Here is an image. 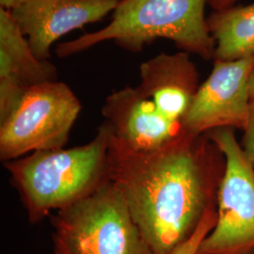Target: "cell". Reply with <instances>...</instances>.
Instances as JSON below:
<instances>
[{
    "label": "cell",
    "mask_w": 254,
    "mask_h": 254,
    "mask_svg": "<svg viewBox=\"0 0 254 254\" xmlns=\"http://www.w3.org/2000/svg\"><path fill=\"white\" fill-rule=\"evenodd\" d=\"M108 159L109 180L154 254H173L218 205L226 158L205 134L183 131L158 149L134 151L109 131Z\"/></svg>",
    "instance_id": "cell-1"
},
{
    "label": "cell",
    "mask_w": 254,
    "mask_h": 254,
    "mask_svg": "<svg viewBox=\"0 0 254 254\" xmlns=\"http://www.w3.org/2000/svg\"><path fill=\"white\" fill-rule=\"evenodd\" d=\"M109 138L104 123L84 145L38 151L4 162L31 223L69 207L110 181Z\"/></svg>",
    "instance_id": "cell-2"
},
{
    "label": "cell",
    "mask_w": 254,
    "mask_h": 254,
    "mask_svg": "<svg viewBox=\"0 0 254 254\" xmlns=\"http://www.w3.org/2000/svg\"><path fill=\"white\" fill-rule=\"evenodd\" d=\"M208 0H121L107 27L57 46L66 58L108 41L132 53L157 39H169L184 52L214 59L216 43L204 17Z\"/></svg>",
    "instance_id": "cell-3"
},
{
    "label": "cell",
    "mask_w": 254,
    "mask_h": 254,
    "mask_svg": "<svg viewBox=\"0 0 254 254\" xmlns=\"http://www.w3.org/2000/svg\"><path fill=\"white\" fill-rule=\"evenodd\" d=\"M50 219L53 254H154L111 181Z\"/></svg>",
    "instance_id": "cell-4"
},
{
    "label": "cell",
    "mask_w": 254,
    "mask_h": 254,
    "mask_svg": "<svg viewBox=\"0 0 254 254\" xmlns=\"http://www.w3.org/2000/svg\"><path fill=\"white\" fill-rule=\"evenodd\" d=\"M80 111V101L64 82L30 88L0 120L1 160L64 148Z\"/></svg>",
    "instance_id": "cell-5"
},
{
    "label": "cell",
    "mask_w": 254,
    "mask_h": 254,
    "mask_svg": "<svg viewBox=\"0 0 254 254\" xmlns=\"http://www.w3.org/2000/svg\"><path fill=\"white\" fill-rule=\"evenodd\" d=\"M205 135L226 158L219 187L218 221L197 254H253L254 252V165L236 141L232 128Z\"/></svg>",
    "instance_id": "cell-6"
},
{
    "label": "cell",
    "mask_w": 254,
    "mask_h": 254,
    "mask_svg": "<svg viewBox=\"0 0 254 254\" xmlns=\"http://www.w3.org/2000/svg\"><path fill=\"white\" fill-rule=\"evenodd\" d=\"M254 55L236 61H215L182 121V129L202 135L218 128L245 131L250 120V76Z\"/></svg>",
    "instance_id": "cell-7"
},
{
    "label": "cell",
    "mask_w": 254,
    "mask_h": 254,
    "mask_svg": "<svg viewBox=\"0 0 254 254\" xmlns=\"http://www.w3.org/2000/svg\"><path fill=\"white\" fill-rule=\"evenodd\" d=\"M121 0H28L10 12L37 59L48 61L61 37L105 18Z\"/></svg>",
    "instance_id": "cell-8"
},
{
    "label": "cell",
    "mask_w": 254,
    "mask_h": 254,
    "mask_svg": "<svg viewBox=\"0 0 254 254\" xmlns=\"http://www.w3.org/2000/svg\"><path fill=\"white\" fill-rule=\"evenodd\" d=\"M102 114L112 136L134 151L158 149L183 132L181 125L163 117L138 87L112 92Z\"/></svg>",
    "instance_id": "cell-9"
},
{
    "label": "cell",
    "mask_w": 254,
    "mask_h": 254,
    "mask_svg": "<svg viewBox=\"0 0 254 254\" xmlns=\"http://www.w3.org/2000/svg\"><path fill=\"white\" fill-rule=\"evenodd\" d=\"M57 80L54 64L37 59L10 12L0 8V120L30 88Z\"/></svg>",
    "instance_id": "cell-10"
},
{
    "label": "cell",
    "mask_w": 254,
    "mask_h": 254,
    "mask_svg": "<svg viewBox=\"0 0 254 254\" xmlns=\"http://www.w3.org/2000/svg\"><path fill=\"white\" fill-rule=\"evenodd\" d=\"M138 89L169 121L181 125L198 91L199 73L190 53H161L141 64Z\"/></svg>",
    "instance_id": "cell-11"
},
{
    "label": "cell",
    "mask_w": 254,
    "mask_h": 254,
    "mask_svg": "<svg viewBox=\"0 0 254 254\" xmlns=\"http://www.w3.org/2000/svg\"><path fill=\"white\" fill-rule=\"evenodd\" d=\"M207 27L216 43L215 61H236L254 55V3L215 10Z\"/></svg>",
    "instance_id": "cell-12"
},
{
    "label": "cell",
    "mask_w": 254,
    "mask_h": 254,
    "mask_svg": "<svg viewBox=\"0 0 254 254\" xmlns=\"http://www.w3.org/2000/svg\"><path fill=\"white\" fill-rule=\"evenodd\" d=\"M217 221L218 205H215L206 211L193 235L187 241L177 247L172 254H197L200 243L213 231Z\"/></svg>",
    "instance_id": "cell-13"
},
{
    "label": "cell",
    "mask_w": 254,
    "mask_h": 254,
    "mask_svg": "<svg viewBox=\"0 0 254 254\" xmlns=\"http://www.w3.org/2000/svg\"><path fill=\"white\" fill-rule=\"evenodd\" d=\"M250 120L243 137L246 154L254 165V68L250 76Z\"/></svg>",
    "instance_id": "cell-14"
},
{
    "label": "cell",
    "mask_w": 254,
    "mask_h": 254,
    "mask_svg": "<svg viewBox=\"0 0 254 254\" xmlns=\"http://www.w3.org/2000/svg\"><path fill=\"white\" fill-rule=\"evenodd\" d=\"M236 1L237 0H208V4L215 10H220L233 7Z\"/></svg>",
    "instance_id": "cell-15"
},
{
    "label": "cell",
    "mask_w": 254,
    "mask_h": 254,
    "mask_svg": "<svg viewBox=\"0 0 254 254\" xmlns=\"http://www.w3.org/2000/svg\"><path fill=\"white\" fill-rule=\"evenodd\" d=\"M28 0H0V8L11 11L26 3Z\"/></svg>",
    "instance_id": "cell-16"
},
{
    "label": "cell",
    "mask_w": 254,
    "mask_h": 254,
    "mask_svg": "<svg viewBox=\"0 0 254 254\" xmlns=\"http://www.w3.org/2000/svg\"></svg>",
    "instance_id": "cell-17"
}]
</instances>
